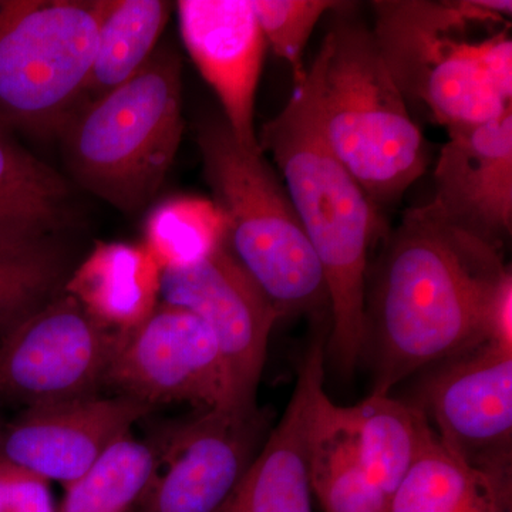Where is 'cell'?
<instances>
[{"label":"cell","mask_w":512,"mask_h":512,"mask_svg":"<svg viewBox=\"0 0 512 512\" xmlns=\"http://www.w3.org/2000/svg\"><path fill=\"white\" fill-rule=\"evenodd\" d=\"M227 238L214 201L180 197L161 202L146 224V247L160 269L180 268L211 255Z\"/></svg>","instance_id":"25"},{"label":"cell","mask_w":512,"mask_h":512,"mask_svg":"<svg viewBox=\"0 0 512 512\" xmlns=\"http://www.w3.org/2000/svg\"><path fill=\"white\" fill-rule=\"evenodd\" d=\"M66 272L56 232L0 225V338L52 301Z\"/></svg>","instance_id":"21"},{"label":"cell","mask_w":512,"mask_h":512,"mask_svg":"<svg viewBox=\"0 0 512 512\" xmlns=\"http://www.w3.org/2000/svg\"><path fill=\"white\" fill-rule=\"evenodd\" d=\"M311 485L323 512H389L392 503L360 460L345 407L329 397L313 434Z\"/></svg>","instance_id":"20"},{"label":"cell","mask_w":512,"mask_h":512,"mask_svg":"<svg viewBox=\"0 0 512 512\" xmlns=\"http://www.w3.org/2000/svg\"><path fill=\"white\" fill-rule=\"evenodd\" d=\"M114 342L116 333L64 293L0 338V396L29 407L94 396Z\"/></svg>","instance_id":"9"},{"label":"cell","mask_w":512,"mask_h":512,"mask_svg":"<svg viewBox=\"0 0 512 512\" xmlns=\"http://www.w3.org/2000/svg\"><path fill=\"white\" fill-rule=\"evenodd\" d=\"M69 201L66 181L0 124V225L57 232Z\"/></svg>","instance_id":"23"},{"label":"cell","mask_w":512,"mask_h":512,"mask_svg":"<svg viewBox=\"0 0 512 512\" xmlns=\"http://www.w3.org/2000/svg\"><path fill=\"white\" fill-rule=\"evenodd\" d=\"M109 0H0V124L43 136L79 106Z\"/></svg>","instance_id":"7"},{"label":"cell","mask_w":512,"mask_h":512,"mask_svg":"<svg viewBox=\"0 0 512 512\" xmlns=\"http://www.w3.org/2000/svg\"><path fill=\"white\" fill-rule=\"evenodd\" d=\"M413 403L453 456L512 488V348L487 343L440 363Z\"/></svg>","instance_id":"10"},{"label":"cell","mask_w":512,"mask_h":512,"mask_svg":"<svg viewBox=\"0 0 512 512\" xmlns=\"http://www.w3.org/2000/svg\"><path fill=\"white\" fill-rule=\"evenodd\" d=\"M266 45L291 67L295 84L305 80L306 45L319 20L332 10L346 8L333 0H251Z\"/></svg>","instance_id":"26"},{"label":"cell","mask_w":512,"mask_h":512,"mask_svg":"<svg viewBox=\"0 0 512 512\" xmlns=\"http://www.w3.org/2000/svg\"><path fill=\"white\" fill-rule=\"evenodd\" d=\"M372 8L373 36L404 100L447 130L512 110L511 37H461L478 23H504L510 0H379Z\"/></svg>","instance_id":"3"},{"label":"cell","mask_w":512,"mask_h":512,"mask_svg":"<svg viewBox=\"0 0 512 512\" xmlns=\"http://www.w3.org/2000/svg\"><path fill=\"white\" fill-rule=\"evenodd\" d=\"M160 275L146 245L101 242L74 269L64 291L104 328L124 333L157 308Z\"/></svg>","instance_id":"17"},{"label":"cell","mask_w":512,"mask_h":512,"mask_svg":"<svg viewBox=\"0 0 512 512\" xmlns=\"http://www.w3.org/2000/svg\"><path fill=\"white\" fill-rule=\"evenodd\" d=\"M447 131L431 205L454 227L501 248L512 231V110Z\"/></svg>","instance_id":"14"},{"label":"cell","mask_w":512,"mask_h":512,"mask_svg":"<svg viewBox=\"0 0 512 512\" xmlns=\"http://www.w3.org/2000/svg\"><path fill=\"white\" fill-rule=\"evenodd\" d=\"M345 410L363 466L392 500L403 478L436 436L429 420L416 404L390 394H370Z\"/></svg>","instance_id":"18"},{"label":"cell","mask_w":512,"mask_h":512,"mask_svg":"<svg viewBox=\"0 0 512 512\" xmlns=\"http://www.w3.org/2000/svg\"><path fill=\"white\" fill-rule=\"evenodd\" d=\"M158 471L156 451L124 437L82 478L66 485L57 512H126L144 497Z\"/></svg>","instance_id":"24"},{"label":"cell","mask_w":512,"mask_h":512,"mask_svg":"<svg viewBox=\"0 0 512 512\" xmlns=\"http://www.w3.org/2000/svg\"><path fill=\"white\" fill-rule=\"evenodd\" d=\"M183 131V63L164 47L117 89L80 103L57 134L74 180L133 215L156 198Z\"/></svg>","instance_id":"4"},{"label":"cell","mask_w":512,"mask_h":512,"mask_svg":"<svg viewBox=\"0 0 512 512\" xmlns=\"http://www.w3.org/2000/svg\"><path fill=\"white\" fill-rule=\"evenodd\" d=\"M106 382L150 407L224 409V369L211 329L194 313L164 302L136 328L116 333Z\"/></svg>","instance_id":"11"},{"label":"cell","mask_w":512,"mask_h":512,"mask_svg":"<svg viewBox=\"0 0 512 512\" xmlns=\"http://www.w3.org/2000/svg\"><path fill=\"white\" fill-rule=\"evenodd\" d=\"M160 296L207 323L224 369V409L238 417L258 413V386L269 336L281 316L227 247L195 264L161 269Z\"/></svg>","instance_id":"8"},{"label":"cell","mask_w":512,"mask_h":512,"mask_svg":"<svg viewBox=\"0 0 512 512\" xmlns=\"http://www.w3.org/2000/svg\"><path fill=\"white\" fill-rule=\"evenodd\" d=\"M363 353L370 394L487 343L512 348V275L501 248L410 208L367 274Z\"/></svg>","instance_id":"1"},{"label":"cell","mask_w":512,"mask_h":512,"mask_svg":"<svg viewBox=\"0 0 512 512\" xmlns=\"http://www.w3.org/2000/svg\"><path fill=\"white\" fill-rule=\"evenodd\" d=\"M269 417L200 412L178 427L154 477L131 512H218L241 483L268 437Z\"/></svg>","instance_id":"12"},{"label":"cell","mask_w":512,"mask_h":512,"mask_svg":"<svg viewBox=\"0 0 512 512\" xmlns=\"http://www.w3.org/2000/svg\"><path fill=\"white\" fill-rule=\"evenodd\" d=\"M318 56L278 116L258 136L284 178L286 192L318 256L330 302L326 353L350 377L363 356L365 299L376 207L330 150L322 130Z\"/></svg>","instance_id":"2"},{"label":"cell","mask_w":512,"mask_h":512,"mask_svg":"<svg viewBox=\"0 0 512 512\" xmlns=\"http://www.w3.org/2000/svg\"><path fill=\"white\" fill-rule=\"evenodd\" d=\"M126 512H131V510H128V511H126Z\"/></svg>","instance_id":"28"},{"label":"cell","mask_w":512,"mask_h":512,"mask_svg":"<svg viewBox=\"0 0 512 512\" xmlns=\"http://www.w3.org/2000/svg\"><path fill=\"white\" fill-rule=\"evenodd\" d=\"M197 144L227 247L279 316L330 313L318 256L264 153L241 146L221 119L198 124Z\"/></svg>","instance_id":"6"},{"label":"cell","mask_w":512,"mask_h":512,"mask_svg":"<svg viewBox=\"0 0 512 512\" xmlns=\"http://www.w3.org/2000/svg\"><path fill=\"white\" fill-rule=\"evenodd\" d=\"M177 10L184 45L217 94L229 130L241 146L262 151L255 101L266 43L251 0H181Z\"/></svg>","instance_id":"15"},{"label":"cell","mask_w":512,"mask_h":512,"mask_svg":"<svg viewBox=\"0 0 512 512\" xmlns=\"http://www.w3.org/2000/svg\"><path fill=\"white\" fill-rule=\"evenodd\" d=\"M511 491L458 460L434 436L394 493L389 512H511Z\"/></svg>","instance_id":"19"},{"label":"cell","mask_w":512,"mask_h":512,"mask_svg":"<svg viewBox=\"0 0 512 512\" xmlns=\"http://www.w3.org/2000/svg\"><path fill=\"white\" fill-rule=\"evenodd\" d=\"M171 9L173 3L163 0H109L82 103L117 89L140 72L156 52Z\"/></svg>","instance_id":"22"},{"label":"cell","mask_w":512,"mask_h":512,"mask_svg":"<svg viewBox=\"0 0 512 512\" xmlns=\"http://www.w3.org/2000/svg\"><path fill=\"white\" fill-rule=\"evenodd\" d=\"M316 56L330 150L375 207H392L426 171L429 148L372 30L340 22Z\"/></svg>","instance_id":"5"},{"label":"cell","mask_w":512,"mask_h":512,"mask_svg":"<svg viewBox=\"0 0 512 512\" xmlns=\"http://www.w3.org/2000/svg\"><path fill=\"white\" fill-rule=\"evenodd\" d=\"M326 336L306 350L291 400L218 512H313L311 451L325 390Z\"/></svg>","instance_id":"16"},{"label":"cell","mask_w":512,"mask_h":512,"mask_svg":"<svg viewBox=\"0 0 512 512\" xmlns=\"http://www.w3.org/2000/svg\"><path fill=\"white\" fill-rule=\"evenodd\" d=\"M0 512H56L49 481L0 458Z\"/></svg>","instance_id":"27"},{"label":"cell","mask_w":512,"mask_h":512,"mask_svg":"<svg viewBox=\"0 0 512 512\" xmlns=\"http://www.w3.org/2000/svg\"><path fill=\"white\" fill-rule=\"evenodd\" d=\"M130 396L83 397L29 407L3 437L0 458L64 485L82 478L117 441L150 413Z\"/></svg>","instance_id":"13"}]
</instances>
